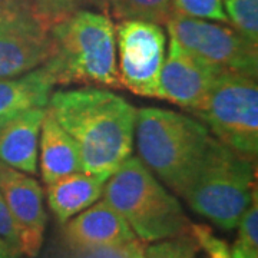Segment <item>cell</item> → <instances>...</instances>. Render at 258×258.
Listing matches in <instances>:
<instances>
[{
    "label": "cell",
    "mask_w": 258,
    "mask_h": 258,
    "mask_svg": "<svg viewBox=\"0 0 258 258\" xmlns=\"http://www.w3.org/2000/svg\"><path fill=\"white\" fill-rule=\"evenodd\" d=\"M46 109L76 142L83 172L109 178L132 155L137 109L115 92L98 86L55 91Z\"/></svg>",
    "instance_id": "cell-1"
},
{
    "label": "cell",
    "mask_w": 258,
    "mask_h": 258,
    "mask_svg": "<svg viewBox=\"0 0 258 258\" xmlns=\"http://www.w3.org/2000/svg\"><path fill=\"white\" fill-rule=\"evenodd\" d=\"M53 43L45 64L56 85L123 88L118 72L115 25L106 13L75 12L49 29Z\"/></svg>",
    "instance_id": "cell-2"
},
{
    "label": "cell",
    "mask_w": 258,
    "mask_h": 258,
    "mask_svg": "<svg viewBox=\"0 0 258 258\" xmlns=\"http://www.w3.org/2000/svg\"><path fill=\"white\" fill-rule=\"evenodd\" d=\"M211 134L203 122L161 108L137 111L134 145L144 165L184 197L203 162Z\"/></svg>",
    "instance_id": "cell-3"
},
{
    "label": "cell",
    "mask_w": 258,
    "mask_h": 258,
    "mask_svg": "<svg viewBox=\"0 0 258 258\" xmlns=\"http://www.w3.org/2000/svg\"><path fill=\"white\" fill-rule=\"evenodd\" d=\"M102 197L145 244L189 234L192 222L181 203L138 157L131 155L116 168Z\"/></svg>",
    "instance_id": "cell-4"
},
{
    "label": "cell",
    "mask_w": 258,
    "mask_h": 258,
    "mask_svg": "<svg viewBox=\"0 0 258 258\" xmlns=\"http://www.w3.org/2000/svg\"><path fill=\"white\" fill-rule=\"evenodd\" d=\"M255 159L211 137L203 162L182 197L192 211L222 230L237 228L257 195Z\"/></svg>",
    "instance_id": "cell-5"
},
{
    "label": "cell",
    "mask_w": 258,
    "mask_h": 258,
    "mask_svg": "<svg viewBox=\"0 0 258 258\" xmlns=\"http://www.w3.org/2000/svg\"><path fill=\"white\" fill-rule=\"evenodd\" d=\"M197 116L214 134V138L241 155L257 159V79L237 72H222Z\"/></svg>",
    "instance_id": "cell-6"
},
{
    "label": "cell",
    "mask_w": 258,
    "mask_h": 258,
    "mask_svg": "<svg viewBox=\"0 0 258 258\" xmlns=\"http://www.w3.org/2000/svg\"><path fill=\"white\" fill-rule=\"evenodd\" d=\"M165 25L169 37H174L185 49L204 60L222 71L257 79V46L249 43L234 28L174 12Z\"/></svg>",
    "instance_id": "cell-7"
},
{
    "label": "cell",
    "mask_w": 258,
    "mask_h": 258,
    "mask_svg": "<svg viewBox=\"0 0 258 258\" xmlns=\"http://www.w3.org/2000/svg\"><path fill=\"white\" fill-rule=\"evenodd\" d=\"M115 36L122 86L144 98H158L166 56V36L161 25L120 20L115 26Z\"/></svg>",
    "instance_id": "cell-8"
},
{
    "label": "cell",
    "mask_w": 258,
    "mask_h": 258,
    "mask_svg": "<svg viewBox=\"0 0 258 258\" xmlns=\"http://www.w3.org/2000/svg\"><path fill=\"white\" fill-rule=\"evenodd\" d=\"M52 52L49 29L37 19L30 0H0V78L33 71Z\"/></svg>",
    "instance_id": "cell-9"
},
{
    "label": "cell",
    "mask_w": 258,
    "mask_h": 258,
    "mask_svg": "<svg viewBox=\"0 0 258 258\" xmlns=\"http://www.w3.org/2000/svg\"><path fill=\"white\" fill-rule=\"evenodd\" d=\"M227 71L185 49L174 37L159 76L158 98L197 115L205 106L215 79Z\"/></svg>",
    "instance_id": "cell-10"
},
{
    "label": "cell",
    "mask_w": 258,
    "mask_h": 258,
    "mask_svg": "<svg viewBox=\"0 0 258 258\" xmlns=\"http://www.w3.org/2000/svg\"><path fill=\"white\" fill-rule=\"evenodd\" d=\"M0 191L18 231L20 254L35 258L43 245L46 227L43 188L32 175L0 161Z\"/></svg>",
    "instance_id": "cell-11"
},
{
    "label": "cell",
    "mask_w": 258,
    "mask_h": 258,
    "mask_svg": "<svg viewBox=\"0 0 258 258\" xmlns=\"http://www.w3.org/2000/svg\"><path fill=\"white\" fill-rule=\"evenodd\" d=\"M71 248L89 249L138 240L135 232L105 200H99L64 222Z\"/></svg>",
    "instance_id": "cell-12"
},
{
    "label": "cell",
    "mask_w": 258,
    "mask_h": 258,
    "mask_svg": "<svg viewBox=\"0 0 258 258\" xmlns=\"http://www.w3.org/2000/svg\"><path fill=\"white\" fill-rule=\"evenodd\" d=\"M46 108H33L0 123V161L15 169L37 172L39 137Z\"/></svg>",
    "instance_id": "cell-13"
},
{
    "label": "cell",
    "mask_w": 258,
    "mask_h": 258,
    "mask_svg": "<svg viewBox=\"0 0 258 258\" xmlns=\"http://www.w3.org/2000/svg\"><path fill=\"white\" fill-rule=\"evenodd\" d=\"M56 86L46 64L26 74L0 78V123L33 108H46Z\"/></svg>",
    "instance_id": "cell-14"
},
{
    "label": "cell",
    "mask_w": 258,
    "mask_h": 258,
    "mask_svg": "<svg viewBox=\"0 0 258 258\" xmlns=\"http://www.w3.org/2000/svg\"><path fill=\"white\" fill-rule=\"evenodd\" d=\"M40 175L45 184L69 174L83 171L81 151L74 138L64 131L46 109L39 137Z\"/></svg>",
    "instance_id": "cell-15"
},
{
    "label": "cell",
    "mask_w": 258,
    "mask_h": 258,
    "mask_svg": "<svg viewBox=\"0 0 258 258\" xmlns=\"http://www.w3.org/2000/svg\"><path fill=\"white\" fill-rule=\"evenodd\" d=\"M106 176L75 172L46 185L47 205L60 224L99 201L103 195Z\"/></svg>",
    "instance_id": "cell-16"
},
{
    "label": "cell",
    "mask_w": 258,
    "mask_h": 258,
    "mask_svg": "<svg viewBox=\"0 0 258 258\" xmlns=\"http://www.w3.org/2000/svg\"><path fill=\"white\" fill-rule=\"evenodd\" d=\"M112 15L119 20H145L165 25L172 13V0H106Z\"/></svg>",
    "instance_id": "cell-17"
},
{
    "label": "cell",
    "mask_w": 258,
    "mask_h": 258,
    "mask_svg": "<svg viewBox=\"0 0 258 258\" xmlns=\"http://www.w3.org/2000/svg\"><path fill=\"white\" fill-rule=\"evenodd\" d=\"M35 15L45 28L50 29L53 25L69 18L75 12L83 9L106 10V0H30Z\"/></svg>",
    "instance_id": "cell-18"
},
{
    "label": "cell",
    "mask_w": 258,
    "mask_h": 258,
    "mask_svg": "<svg viewBox=\"0 0 258 258\" xmlns=\"http://www.w3.org/2000/svg\"><path fill=\"white\" fill-rule=\"evenodd\" d=\"M228 23L254 46L258 45V0H224Z\"/></svg>",
    "instance_id": "cell-19"
},
{
    "label": "cell",
    "mask_w": 258,
    "mask_h": 258,
    "mask_svg": "<svg viewBox=\"0 0 258 258\" xmlns=\"http://www.w3.org/2000/svg\"><path fill=\"white\" fill-rule=\"evenodd\" d=\"M198 249L200 244L189 232L175 238L151 242L145 247V254L147 258H195Z\"/></svg>",
    "instance_id": "cell-20"
},
{
    "label": "cell",
    "mask_w": 258,
    "mask_h": 258,
    "mask_svg": "<svg viewBox=\"0 0 258 258\" xmlns=\"http://www.w3.org/2000/svg\"><path fill=\"white\" fill-rule=\"evenodd\" d=\"M172 12L189 18L228 23L222 0H172Z\"/></svg>",
    "instance_id": "cell-21"
},
{
    "label": "cell",
    "mask_w": 258,
    "mask_h": 258,
    "mask_svg": "<svg viewBox=\"0 0 258 258\" xmlns=\"http://www.w3.org/2000/svg\"><path fill=\"white\" fill-rule=\"evenodd\" d=\"M75 251L78 252L79 258H147L145 242H142L139 238L116 245Z\"/></svg>",
    "instance_id": "cell-22"
},
{
    "label": "cell",
    "mask_w": 258,
    "mask_h": 258,
    "mask_svg": "<svg viewBox=\"0 0 258 258\" xmlns=\"http://www.w3.org/2000/svg\"><path fill=\"white\" fill-rule=\"evenodd\" d=\"M189 232L200 244V248L205 249L210 258H231V249L225 241L220 240L214 235L210 227L191 224Z\"/></svg>",
    "instance_id": "cell-23"
},
{
    "label": "cell",
    "mask_w": 258,
    "mask_h": 258,
    "mask_svg": "<svg viewBox=\"0 0 258 258\" xmlns=\"http://www.w3.org/2000/svg\"><path fill=\"white\" fill-rule=\"evenodd\" d=\"M0 237L8 241L10 245L20 252V244H19V235L13 218L10 215L9 208L3 198V194L0 191Z\"/></svg>",
    "instance_id": "cell-24"
},
{
    "label": "cell",
    "mask_w": 258,
    "mask_h": 258,
    "mask_svg": "<svg viewBox=\"0 0 258 258\" xmlns=\"http://www.w3.org/2000/svg\"><path fill=\"white\" fill-rule=\"evenodd\" d=\"M20 255L18 249H15L8 241L0 237V258H18Z\"/></svg>",
    "instance_id": "cell-25"
}]
</instances>
